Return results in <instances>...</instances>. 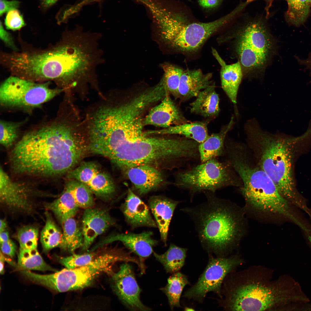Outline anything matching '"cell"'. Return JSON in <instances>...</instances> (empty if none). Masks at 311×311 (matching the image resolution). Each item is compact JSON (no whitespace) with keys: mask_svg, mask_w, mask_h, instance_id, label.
I'll return each mask as SVG.
<instances>
[{"mask_svg":"<svg viewBox=\"0 0 311 311\" xmlns=\"http://www.w3.org/2000/svg\"><path fill=\"white\" fill-rule=\"evenodd\" d=\"M78 125L58 117L26 132L11 152L13 172L46 177L68 173L88 149Z\"/></svg>","mask_w":311,"mask_h":311,"instance_id":"obj_1","label":"cell"},{"mask_svg":"<svg viewBox=\"0 0 311 311\" xmlns=\"http://www.w3.org/2000/svg\"><path fill=\"white\" fill-rule=\"evenodd\" d=\"M143 120L128 118L113 127L101 144L100 153L123 170L143 164L174 168L183 163L189 151L185 138L150 136L143 131Z\"/></svg>","mask_w":311,"mask_h":311,"instance_id":"obj_2","label":"cell"},{"mask_svg":"<svg viewBox=\"0 0 311 311\" xmlns=\"http://www.w3.org/2000/svg\"><path fill=\"white\" fill-rule=\"evenodd\" d=\"M248 147L259 166L273 181L281 195L292 196L295 183L293 171V146L304 138L263 131L253 120L247 122Z\"/></svg>","mask_w":311,"mask_h":311,"instance_id":"obj_3","label":"cell"},{"mask_svg":"<svg viewBox=\"0 0 311 311\" xmlns=\"http://www.w3.org/2000/svg\"><path fill=\"white\" fill-rule=\"evenodd\" d=\"M204 193L206 198L205 202L181 210L194 222L203 247L217 257H223L237 238L240 229L239 221L228 202L217 196L215 192Z\"/></svg>","mask_w":311,"mask_h":311,"instance_id":"obj_4","label":"cell"},{"mask_svg":"<svg viewBox=\"0 0 311 311\" xmlns=\"http://www.w3.org/2000/svg\"><path fill=\"white\" fill-rule=\"evenodd\" d=\"M250 152L242 143L232 144L226 148V161L240 179L241 191L251 206L261 212L280 213L285 205L284 198Z\"/></svg>","mask_w":311,"mask_h":311,"instance_id":"obj_5","label":"cell"},{"mask_svg":"<svg viewBox=\"0 0 311 311\" xmlns=\"http://www.w3.org/2000/svg\"><path fill=\"white\" fill-rule=\"evenodd\" d=\"M130 254L122 250L113 249L96 256L88 264L71 269L67 268L42 276L43 284L60 292L83 289L91 285L100 274L111 276L113 265L120 261L129 262Z\"/></svg>","mask_w":311,"mask_h":311,"instance_id":"obj_6","label":"cell"},{"mask_svg":"<svg viewBox=\"0 0 311 311\" xmlns=\"http://www.w3.org/2000/svg\"><path fill=\"white\" fill-rule=\"evenodd\" d=\"M175 185L188 191L191 197L201 192H215L227 187H240L242 182L227 161L214 158L179 171Z\"/></svg>","mask_w":311,"mask_h":311,"instance_id":"obj_7","label":"cell"},{"mask_svg":"<svg viewBox=\"0 0 311 311\" xmlns=\"http://www.w3.org/2000/svg\"><path fill=\"white\" fill-rule=\"evenodd\" d=\"M235 37V51L243 71L250 73L263 69L274 46L264 24L258 20L249 22L238 30Z\"/></svg>","mask_w":311,"mask_h":311,"instance_id":"obj_8","label":"cell"},{"mask_svg":"<svg viewBox=\"0 0 311 311\" xmlns=\"http://www.w3.org/2000/svg\"><path fill=\"white\" fill-rule=\"evenodd\" d=\"M232 17L230 13L210 22L190 23L179 16L170 15L164 24V38L177 51L183 54L194 53Z\"/></svg>","mask_w":311,"mask_h":311,"instance_id":"obj_9","label":"cell"},{"mask_svg":"<svg viewBox=\"0 0 311 311\" xmlns=\"http://www.w3.org/2000/svg\"><path fill=\"white\" fill-rule=\"evenodd\" d=\"M64 90L51 88L48 82L37 83L14 76L0 87V104L3 107L30 111L41 106Z\"/></svg>","mask_w":311,"mask_h":311,"instance_id":"obj_10","label":"cell"},{"mask_svg":"<svg viewBox=\"0 0 311 311\" xmlns=\"http://www.w3.org/2000/svg\"><path fill=\"white\" fill-rule=\"evenodd\" d=\"M284 293L276 284L250 282L230 291L224 299V306L232 310H265L283 302Z\"/></svg>","mask_w":311,"mask_h":311,"instance_id":"obj_11","label":"cell"},{"mask_svg":"<svg viewBox=\"0 0 311 311\" xmlns=\"http://www.w3.org/2000/svg\"><path fill=\"white\" fill-rule=\"evenodd\" d=\"M240 261L235 257L211 256L198 280L185 292L183 296L201 302L208 293L212 292L221 297L222 284L224 279L240 263Z\"/></svg>","mask_w":311,"mask_h":311,"instance_id":"obj_12","label":"cell"},{"mask_svg":"<svg viewBox=\"0 0 311 311\" xmlns=\"http://www.w3.org/2000/svg\"><path fill=\"white\" fill-rule=\"evenodd\" d=\"M68 173V179L82 183L93 194L102 200H109L115 194L116 187L112 178L94 162H82Z\"/></svg>","mask_w":311,"mask_h":311,"instance_id":"obj_13","label":"cell"},{"mask_svg":"<svg viewBox=\"0 0 311 311\" xmlns=\"http://www.w3.org/2000/svg\"><path fill=\"white\" fill-rule=\"evenodd\" d=\"M35 192L25 183L12 180L0 167V201L7 210L19 213L32 212Z\"/></svg>","mask_w":311,"mask_h":311,"instance_id":"obj_14","label":"cell"},{"mask_svg":"<svg viewBox=\"0 0 311 311\" xmlns=\"http://www.w3.org/2000/svg\"><path fill=\"white\" fill-rule=\"evenodd\" d=\"M113 289L120 299L128 307L135 310L148 311L140 299L141 290L136 280L131 266L127 263L121 265L117 272L112 275Z\"/></svg>","mask_w":311,"mask_h":311,"instance_id":"obj_15","label":"cell"},{"mask_svg":"<svg viewBox=\"0 0 311 311\" xmlns=\"http://www.w3.org/2000/svg\"><path fill=\"white\" fill-rule=\"evenodd\" d=\"M152 232H145L139 234L117 233L108 236L97 244L92 249L94 251L104 245L116 241L121 242L139 258L141 272L145 270L143 261L153 253V247L158 241L152 238Z\"/></svg>","mask_w":311,"mask_h":311,"instance_id":"obj_16","label":"cell"},{"mask_svg":"<svg viewBox=\"0 0 311 311\" xmlns=\"http://www.w3.org/2000/svg\"><path fill=\"white\" fill-rule=\"evenodd\" d=\"M115 223L114 219L105 210L92 207L85 209L81 229L84 237L83 250L89 249L96 238Z\"/></svg>","mask_w":311,"mask_h":311,"instance_id":"obj_17","label":"cell"},{"mask_svg":"<svg viewBox=\"0 0 311 311\" xmlns=\"http://www.w3.org/2000/svg\"><path fill=\"white\" fill-rule=\"evenodd\" d=\"M187 122V120L171 99L169 93L159 104L150 109L143 120L144 125H152L164 128L172 125Z\"/></svg>","mask_w":311,"mask_h":311,"instance_id":"obj_18","label":"cell"},{"mask_svg":"<svg viewBox=\"0 0 311 311\" xmlns=\"http://www.w3.org/2000/svg\"><path fill=\"white\" fill-rule=\"evenodd\" d=\"M124 170L140 195L157 189L163 181L160 171L157 167L152 165L141 164L127 168Z\"/></svg>","mask_w":311,"mask_h":311,"instance_id":"obj_19","label":"cell"},{"mask_svg":"<svg viewBox=\"0 0 311 311\" xmlns=\"http://www.w3.org/2000/svg\"><path fill=\"white\" fill-rule=\"evenodd\" d=\"M122 210L127 221L133 227L157 226L147 205L129 189Z\"/></svg>","mask_w":311,"mask_h":311,"instance_id":"obj_20","label":"cell"},{"mask_svg":"<svg viewBox=\"0 0 311 311\" xmlns=\"http://www.w3.org/2000/svg\"><path fill=\"white\" fill-rule=\"evenodd\" d=\"M213 56L221 66L220 75L222 88L234 104L237 103L238 88L243 76V71L239 61L227 65L216 50L211 48Z\"/></svg>","mask_w":311,"mask_h":311,"instance_id":"obj_21","label":"cell"},{"mask_svg":"<svg viewBox=\"0 0 311 311\" xmlns=\"http://www.w3.org/2000/svg\"><path fill=\"white\" fill-rule=\"evenodd\" d=\"M212 74L204 73L200 69L184 70L179 87V97L183 100L196 97L201 91L213 83Z\"/></svg>","mask_w":311,"mask_h":311,"instance_id":"obj_22","label":"cell"},{"mask_svg":"<svg viewBox=\"0 0 311 311\" xmlns=\"http://www.w3.org/2000/svg\"><path fill=\"white\" fill-rule=\"evenodd\" d=\"M180 202L161 196H153L149 201L150 208L159 228L161 240L166 245L170 223L174 211Z\"/></svg>","mask_w":311,"mask_h":311,"instance_id":"obj_23","label":"cell"},{"mask_svg":"<svg viewBox=\"0 0 311 311\" xmlns=\"http://www.w3.org/2000/svg\"><path fill=\"white\" fill-rule=\"evenodd\" d=\"M234 123V117L232 116L229 122L219 132L209 136L204 141L199 144L198 151L200 163L217 158L224 154L226 137Z\"/></svg>","mask_w":311,"mask_h":311,"instance_id":"obj_24","label":"cell"},{"mask_svg":"<svg viewBox=\"0 0 311 311\" xmlns=\"http://www.w3.org/2000/svg\"><path fill=\"white\" fill-rule=\"evenodd\" d=\"M219 100L214 83L199 92L196 99L190 104V111L204 118L214 117L220 111Z\"/></svg>","mask_w":311,"mask_h":311,"instance_id":"obj_25","label":"cell"},{"mask_svg":"<svg viewBox=\"0 0 311 311\" xmlns=\"http://www.w3.org/2000/svg\"><path fill=\"white\" fill-rule=\"evenodd\" d=\"M147 135L179 134L185 138L196 141L199 143L204 141L209 136L207 124L203 122H196L172 126L158 130L145 132Z\"/></svg>","mask_w":311,"mask_h":311,"instance_id":"obj_26","label":"cell"},{"mask_svg":"<svg viewBox=\"0 0 311 311\" xmlns=\"http://www.w3.org/2000/svg\"><path fill=\"white\" fill-rule=\"evenodd\" d=\"M45 207L53 212L61 223L68 219L74 217L79 208L70 192L65 187L59 197L45 204Z\"/></svg>","mask_w":311,"mask_h":311,"instance_id":"obj_27","label":"cell"},{"mask_svg":"<svg viewBox=\"0 0 311 311\" xmlns=\"http://www.w3.org/2000/svg\"><path fill=\"white\" fill-rule=\"evenodd\" d=\"M187 249L171 244L164 254L153 252L155 257L163 266L166 272L173 274L179 271L184 265Z\"/></svg>","mask_w":311,"mask_h":311,"instance_id":"obj_28","label":"cell"},{"mask_svg":"<svg viewBox=\"0 0 311 311\" xmlns=\"http://www.w3.org/2000/svg\"><path fill=\"white\" fill-rule=\"evenodd\" d=\"M63 240L61 248L71 253L83 246L84 237L81 229L74 218L67 219L61 223Z\"/></svg>","mask_w":311,"mask_h":311,"instance_id":"obj_29","label":"cell"},{"mask_svg":"<svg viewBox=\"0 0 311 311\" xmlns=\"http://www.w3.org/2000/svg\"><path fill=\"white\" fill-rule=\"evenodd\" d=\"M168 279L167 284L161 289L167 296L172 309L181 307L180 298L185 287L189 284L186 275L178 272L173 273Z\"/></svg>","mask_w":311,"mask_h":311,"instance_id":"obj_30","label":"cell"},{"mask_svg":"<svg viewBox=\"0 0 311 311\" xmlns=\"http://www.w3.org/2000/svg\"><path fill=\"white\" fill-rule=\"evenodd\" d=\"M18 263V267L22 270L57 271L44 261L37 248H20Z\"/></svg>","mask_w":311,"mask_h":311,"instance_id":"obj_31","label":"cell"},{"mask_svg":"<svg viewBox=\"0 0 311 311\" xmlns=\"http://www.w3.org/2000/svg\"><path fill=\"white\" fill-rule=\"evenodd\" d=\"M46 222L40 235V241L45 252L58 247H61L63 240L62 232L60 230L48 213L46 212Z\"/></svg>","mask_w":311,"mask_h":311,"instance_id":"obj_32","label":"cell"},{"mask_svg":"<svg viewBox=\"0 0 311 311\" xmlns=\"http://www.w3.org/2000/svg\"><path fill=\"white\" fill-rule=\"evenodd\" d=\"M65 187L70 192L79 208L86 209L94 206L93 194L82 183L76 180L69 179Z\"/></svg>","mask_w":311,"mask_h":311,"instance_id":"obj_33","label":"cell"},{"mask_svg":"<svg viewBox=\"0 0 311 311\" xmlns=\"http://www.w3.org/2000/svg\"><path fill=\"white\" fill-rule=\"evenodd\" d=\"M288 9L286 16L292 24L298 26L303 23L309 15L310 5L308 0H287Z\"/></svg>","mask_w":311,"mask_h":311,"instance_id":"obj_34","label":"cell"},{"mask_svg":"<svg viewBox=\"0 0 311 311\" xmlns=\"http://www.w3.org/2000/svg\"><path fill=\"white\" fill-rule=\"evenodd\" d=\"M164 71L162 80L168 91L175 98L179 97V87L181 76L184 70L169 64L162 66Z\"/></svg>","mask_w":311,"mask_h":311,"instance_id":"obj_35","label":"cell"},{"mask_svg":"<svg viewBox=\"0 0 311 311\" xmlns=\"http://www.w3.org/2000/svg\"><path fill=\"white\" fill-rule=\"evenodd\" d=\"M24 121L13 122L1 120L0 143L5 148L11 147L18 136L19 129Z\"/></svg>","mask_w":311,"mask_h":311,"instance_id":"obj_36","label":"cell"},{"mask_svg":"<svg viewBox=\"0 0 311 311\" xmlns=\"http://www.w3.org/2000/svg\"><path fill=\"white\" fill-rule=\"evenodd\" d=\"M39 236L38 229L32 226L27 225L20 228L17 237L20 249H36Z\"/></svg>","mask_w":311,"mask_h":311,"instance_id":"obj_37","label":"cell"},{"mask_svg":"<svg viewBox=\"0 0 311 311\" xmlns=\"http://www.w3.org/2000/svg\"><path fill=\"white\" fill-rule=\"evenodd\" d=\"M96 253L92 252L83 254H75L67 257H57L58 260L66 268L73 269L86 265L96 257Z\"/></svg>","mask_w":311,"mask_h":311,"instance_id":"obj_38","label":"cell"},{"mask_svg":"<svg viewBox=\"0 0 311 311\" xmlns=\"http://www.w3.org/2000/svg\"><path fill=\"white\" fill-rule=\"evenodd\" d=\"M4 21L6 28L14 31L20 29L26 25L23 16L17 9L8 12Z\"/></svg>","mask_w":311,"mask_h":311,"instance_id":"obj_39","label":"cell"},{"mask_svg":"<svg viewBox=\"0 0 311 311\" xmlns=\"http://www.w3.org/2000/svg\"><path fill=\"white\" fill-rule=\"evenodd\" d=\"M0 37L1 39L7 46L15 51L17 50V49L14 43L11 35L4 29L1 21L0 26Z\"/></svg>","mask_w":311,"mask_h":311,"instance_id":"obj_40","label":"cell"},{"mask_svg":"<svg viewBox=\"0 0 311 311\" xmlns=\"http://www.w3.org/2000/svg\"><path fill=\"white\" fill-rule=\"evenodd\" d=\"M20 3L19 1L15 0H0V16L11 10L17 9L19 7Z\"/></svg>","mask_w":311,"mask_h":311,"instance_id":"obj_41","label":"cell"},{"mask_svg":"<svg viewBox=\"0 0 311 311\" xmlns=\"http://www.w3.org/2000/svg\"><path fill=\"white\" fill-rule=\"evenodd\" d=\"M1 251L3 253L13 257L15 253L16 246L14 242L10 239L5 241L0 242Z\"/></svg>","mask_w":311,"mask_h":311,"instance_id":"obj_42","label":"cell"},{"mask_svg":"<svg viewBox=\"0 0 311 311\" xmlns=\"http://www.w3.org/2000/svg\"><path fill=\"white\" fill-rule=\"evenodd\" d=\"M295 58L299 64L304 67L306 69L309 71L311 77V52L309 54L306 58L302 59L297 56H295Z\"/></svg>","mask_w":311,"mask_h":311,"instance_id":"obj_43","label":"cell"},{"mask_svg":"<svg viewBox=\"0 0 311 311\" xmlns=\"http://www.w3.org/2000/svg\"><path fill=\"white\" fill-rule=\"evenodd\" d=\"M198 3L201 6L205 8H212L217 6L219 1L215 0H199Z\"/></svg>","mask_w":311,"mask_h":311,"instance_id":"obj_44","label":"cell"},{"mask_svg":"<svg viewBox=\"0 0 311 311\" xmlns=\"http://www.w3.org/2000/svg\"><path fill=\"white\" fill-rule=\"evenodd\" d=\"M58 0H41V7L45 9L48 8L55 3Z\"/></svg>","mask_w":311,"mask_h":311,"instance_id":"obj_45","label":"cell"},{"mask_svg":"<svg viewBox=\"0 0 311 311\" xmlns=\"http://www.w3.org/2000/svg\"><path fill=\"white\" fill-rule=\"evenodd\" d=\"M0 232V242L5 241L10 239L8 232L6 230Z\"/></svg>","mask_w":311,"mask_h":311,"instance_id":"obj_46","label":"cell"},{"mask_svg":"<svg viewBox=\"0 0 311 311\" xmlns=\"http://www.w3.org/2000/svg\"><path fill=\"white\" fill-rule=\"evenodd\" d=\"M5 257L1 252L0 253V274H2L4 273V263L5 261Z\"/></svg>","mask_w":311,"mask_h":311,"instance_id":"obj_47","label":"cell"},{"mask_svg":"<svg viewBox=\"0 0 311 311\" xmlns=\"http://www.w3.org/2000/svg\"><path fill=\"white\" fill-rule=\"evenodd\" d=\"M7 227V224L5 220L3 219L0 220V232L6 230Z\"/></svg>","mask_w":311,"mask_h":311,"instance_id":"obj_48","label":"cell"},{"mask_svg":"<svg viewBox=\"0 0 311 311\" xmlns=\"http://www.w3.org/2000/svg\"><path fill=\"white\" fill-rule=\"evenodd\" d=\"M184 310L185 311H193L194 310V308H191L186 307L185 308Z\"/></svg>","mask_w":311,"mask_h":311,"instance_id":"obj_49","label":"cell"},{"mask_svg":"<svg viewBox=\"0 0 311 311\" xmlns=\"http://www.w3.org/2000/svg\"><path fill=\"white\" fill-rule=\"evenodd\" d=\"M308 238L309 242L311 244V236H308Z\"/></svg>","mask_w":311,"mask_h":311,"instance_id":"obj_50","label":"cell"},{"mask_svg":"<svg viewBox=\"0 0 311 311\" xmlns=\"http://www.w3.org/2000/svg\"><path fill=\"white\" fill-rule=\"evenodd\" d=\"M308 1L310 5L311 6V0H308Z\"/></svg>","mask_w":311,"mask_h":311,"instance_id":"obj_51","label":"cell"},{"mask_svg":"<svg viewBox=\"0 0 311 311\" xmlns=\"http://www.w3.org/2000/svg\"><path fill=\"white\" fill-rule=\"evenodd\" d=\"M161 83V84H162V85H163L164 86V85H163V84H162L161 83ZM164 88H165V87H164ZM166 91H167V90H166Z\"/></svg>","mask_w":311,"mask_h":311,"instance_id":"obj_52","label":"cell"},{"mask_svg":"<svg viewBox=\"0 0 311 311\" xmlns=\"http://www.w3.org/2000/svg\"><path fill=\"white\" fill-rule=\"evenodd\" d=\"M217 0V1H220V0Z\"/></svg>","mask_w":311,"mask_h":311,"instance_id":"obj_53","label":"cell"},{"mask_svg":"<svg viewBox=\"0 0 311 311\" xmlns=\"http://www.w3.org/2000/svg\"><path fill=\"white\" fill-rule=\"evenodd\" d=\"M160 83H161L162 84V83H161V82H160ZM165 89H166V88H165Z\"/></svg>","mask_w":311,"mask_h":311,"instance_id":"obj_54","label":"cell"}]
</instances>
